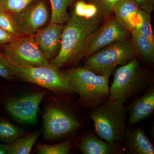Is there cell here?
<instances>
[{
    "label": "cell",
    "instance_id": "27",
    "mask_svg": "<svg viewBox=\"0 0 154 154\" xmlns=\"http://www.w3.org/2000/svg\"><path fill=\"white\" fill-rule=\"evenodd\" d=\"M0 77L10 81L16 79L14 74L9 66L7 61L0 52Z\"/></svg>",
    "mask_w": 154,
    "mask_h": 154
},
{
    "label": "cell",
    "instance_id": "14",
    "mask_svg": "<svg viewBox=\"0 0 154 154\" xmlns=\"http://www.w3.org/2000/svg\"><path fill=\"white\" fill-rule=\"evenodd\" d=\"M79 149L84 154H122L124 149L119 143L103 141L93 135L86 136L80 143Z\"/></svg>",
    "mask_w": 154,
    "mask_h": 154
},
{
    "label": "cell",
    "instance_id": "16",
    "mask_svg": "<svg viewBox=\"0 0 154 154\" xmlns=\"http://www.w3.org/2000/svg\"><path fill=\"white\" fill-rule=\"evenodd\" d=\"M139 10L132 0H119L114 6L113 13L122 25L131 31L138 25Z\"/></svg>",
    "mask_w": 154,
    "mask_h": 154
},
{
    "label": "cell",
    "instance_id": "12",
    "mask_svg": "<svg viewBox=\"0 0 154 154\" xmlns=\"http://www.w3.org/2000/svg\"><path fill=\"white\" fill-rule=\"evenodd\" d=\"M64 27V24L50 22L33 36L40 51L50 62L56 57L60 51Z\"/></svg>",
    "mask_w": 154,
    "mask_h": 154
},
{
    "label": "cell",
    "instance_id": "4",
    "mask_svg": "<svg viewBox=\"0 0 154 154\" xmlns=\"http://www.w3.org/2000/svg\"><path fill=\"white\" fill-rule=\"evenodd\" d=\"M151 80L149 72L143 66L140 59L136 57L114 72L109 99L119 100L125 103L145 91L151 84Z\"/></svg>",
    "mask_w": 154,
    "mask_h": 154
},
{
    "label": "cell",
    "instance_id": "21",
    "mask_svg": "<svg viewBox=\"0 0 154 154\" xmlns=\"http://www.w3.org/2000/svg\"><path fill=\"white\" fill-rule=\"evenodd\" d=\"M72 11L78 17L87 19L105 17L101 14L96 6L85 0H79L76 2Z\"/></svg>",
    "mask_w": 154,
    "mask_h": 154
},
{
    "label": "cell",
    "instance_id": "26",
    "mask_svg": "<svg viewBox=\"0 0 154 154\" xmlns=\"http://www.w3.org/2000/svg\"><path fill=\"white\" fill-rule=\"evenodd\" d=\"M97 7L101 14L108 17L113 13V8L119 0H85Z\"/></svg>",
    "mask_w": 154,
    "mask_h": 154
},
{
    "label": "cell",
    "instance_id": "29",
    "mask_svg": "<svg viewBox=\"0 0 154 154\" xmlns=\"http://www.w3.org/2000/svg\"><path fill=\"white\" fill-rule=\"evenodd\" d=\"M17 37L12 33L0 27V45L6 44Z\"/></svg>",
    "mask_w": 154,
    "mask_h": 154
},
{
    "label": "cell",
    "instance_id": "17",
    "mask_svg": "<svg viewBox=\"0 0 154 154\" xmlns=\"http://www.w3.org/2000/svg\"><path fill=\"white\" fill-rule=\"evenodd\" d=\"M131 41L138 57L149 64L154 62V44L137 30L131 31Z\"/></svg>",
    "mask_w": 154,
    "mask_h": 154
},
{
    "label": "cell",
    "instance_id": "7",
    "mask_svg": "<svg viewBox=\"0 0 154 154\" xmlns=\"http://www.w3.org/2000/svg\"><path fill=\"white\" fill-rule=\"evenodd\" d=\"M0 52L8 61L17 64L33 66L51 64L40 51L33 36L17 37L0 45Z\"/></svg>",
    "mask_w": 154,
    "mask_h": 154
},
{
    "label": "cell",
    "instance_id": "24",
    "mask_svg": "<svg viewBox=\"0 0 154 154\" xmlns=\"http://www.w3.org/2000/svg\"><path fill=\"white\" fill-rule=\"evenodd\" d=\"M35 0H0V9L11 15L18 13Z\"/></svg>",
    "mask_w": 154,
    "mask_h": 154
},
{
    "label": "cell",
    "instance_id": "8",
    "mask_svg": "<svg viewBox=\"0 0 154 154\" xmlns=\"http://www.w3.org/2000/svg\"><path fill=\"white\" fill-rule=\"evenodd\" d=\"M43 118L44 137L48 140L64 137L81 126V122L77 117L61 106L47 108Z\"/></svg>",
    "mask_w": 154,
    "mask_h": 154
},
{
    "label": "cell",
    "instance_id": "19",
    "mask_svg": "<svg viewBox=\"0 0 154 154\" xmlns=\"http://www.w3.org/2000/svg\"><path fill=\"white\" fill-rule=\"evenodd\" d=\"M51 13L50 22L57 24L66 23L69 15L67 10L74 3L75 0H49Z\"/></svg>",
    "mask_w": 154,
    "mask_h": 154
},
{
    "label": "cell",
    "instance_id": "9",
    "mask_svg": "<svg viewBox=\"0 0 154 154\" xmlns=\"http://www.w3.org/2000/svg\"><path fill=\"white\" fill-rule=\"evenodd\" d=\"M12 16L20 32L26 36H34L51 19L46 0H35Z\"/></svg>",
    "mask_w": 154,
    "mask_h": 154
},
{
    "label": "cell",
    "instance_id": "2",
    "mask_svg": "<svg viewBox=\"0 0 154 154\" xmlns=\"http://www.w3.org/2000/svg\"><path fill=\"white\" fill-rule=\"evenodd\" d=\"M72 84L79 98L78 102L87 109L102 105L109 99L110 74L99 75L85 67L61 70Z\"/></svg>",
    "mask_w": 154,
    "mask_h": 154
},
{
    "label": "cell",
    "instance_id": "15",
    "mask_svg": "<svg viewBox=\"0 0 154 154\" xmlns=\"http://www.w3.org/2000/svg\"><path fill=\"white\" fill-rule=\"evenodd\" d=\"M124 143L127 152L131 154H154V148L143 130L127 128L124 135Z\"/></svg>",
    "mask_w": 154,
    "mask_h": 154
},
{
    "label": "cell",
    "instance_id": "22",
    "mask_svg": "<svg viewBox=\"0 0 154 154\" xmlns=\"http://www.w3.org/2000/svg\"><path fill=\"white\" fill-rule=\"evenodd\" d=\"M138 16L139 22L134 29L154 44V35L152 28L150 14L139 9Z\"/></svg>",
    "mask_w": 154,
    "mask_h": 154
},
{
    "label": "cell",
    "instance_id": "30",
    "mask_svg": "<svg viewBox=\"0 0 154 154\" xmlns=\"http://www.w3.org/2000/svg\"><path fill=\"white\" fill-rule=\"evenodd\" d=\"M0 154H8L7 144L0 143Z\"/></svg>",
    "mask_w": 154,
    "mask_h": 154
},
{
    "label": "cell",
    "instance_id": "1",
    "mask_svg": "<svg viewBox=\"0 0 154 154\" xmlns=\"http://www.w3.org/2000/svg\"><path fill=\"white\" fill-rule=\"evenodd\" d=\"M105 18L85 19L72 11L62 33L60 51L51 63L59 69L76 65L85 57L92 38Z\"/></svg>",
    "mask_w": 154,
    "mask_h": 154
},
{
    "label": "cell",
    "instance_id": "13",
    "mask_svg": "<svg viewBox=\"0 0 154 154\" xmlns=\"http://www.w3.org/2000/svg\"><path fill=\"white\" fill-rule=\"evenodd\" d=\"M130 126L149 118L154 112V87L151 84L142 96L136 98L128 107Z\"/></svg>",
    "mask_w": 154,
    "mask_h": 154
},
{
    "label": "cell",
    "instance_id": "18",
    "mask_svg": "<svg viewBox=\"0 0 154 154\" xmlns=\"http://www.w3.org/2000/svg\"><path fill=\"white\" fill-rule=\"evenodd\" d=\"M39 136L38 132L31 133L7 144L8 154H28L31 152Z\"/></svg>",
    "mask_w": 154,
    "mask_h": 154
},
{
    "label": "cell",
    "instance_id": "11",
    "mask_svg": "<svg viewBox=\"0 0 154 154\" xmlns=\"http://www.w3.org/2000/svg\"><path fill=\"white\" fill-rule=\"evenodd\" d=\"M47 92H39L26 95L6 102V110L21 123L35 124L37 121L39 105Z\"/></svg>",
    "mask_w": 154,
    "mask_h": 154
},
{
    "label": "cell",
    "instance_id": "10",
    "mask_svg": "<svg viewBox=\"0 0 154 154\" xmlns=\"http://www.w3.org/2000/svg\"><path fill=\"white\" fill-rule=\"evenodd\" d=\"M131 36V31L122 25L115 16L105 20L92 38L85 57L110 44L130 39Z\"/></svg>",
    "mask_w": 154,
    "mask_h": 154
},
{
    "label": "cell",
    "instance_id": "5",
    "mask_svg": "<svg viewBox=\"0 0 154 154\" xmlns=\"http://www.w3.org/2000/svg\"><path fill=\"white\" fill-rule=\"evenodd\" d=\"M6 60L16 79L38 85L57 94L76 93L72 84L61 70L52 64L49 66H33L17 64Z\"/></svg>",
    "mask_w": 154,
    "mask_h": 154
},
{
    "label": "cell",
    "instance_id": "28",
    "mask_svg": "<svg viewBox=\"0 0 154 154\" xmlns=\"http://www.w3.org/2000/svg\"><path fill=\"white\" fill-rule=\"evenodd\" d=\"M140 10L151 14L154 9V0H132Z\"/></svg>",
    "mask_w": 154,
    "mask_h": 154
},
{
    "label": "cell",
    "instance_id": "6",
    "mask_svg": "<svg viewBox=\"0 0 154 154\" xmlns=\"http://www.w3.org/2000/svg\"><path fill=\"white\" fill-rule=\"evenodd\" d=\"M137 56L130 39L115 42L92 54L84 66L99 75H111L116 67L124 65Z\"/></svg>",
    "mask_w": 154,
    "mask_h": 154
},
{
    "label": "cell",
    "instance_id": "25",
    "mask_svg": "<svg viewBox=\"0 0 154 154\" xmlns=\"http://www.w3.org/2000/svg\"><path fill=\"white\" fill-rule=\"evenodd\" d=\"M0 27L18 37L23 36L11 14L0 9Z\"/></svg>",
    "mask_w": 154,
    "mask_h": 154
},
{
    "label": "cell",
    "instance_id": "23",
    "mask_svg": "<svg viewBox=\"0 0 154 154\" xmlns=\"http://www.w3.org/2000/svg\"><path fill=\"white\" fill-rule=\"evenodd\" d=\"M72 144L69 141L55 144H39L37 151L40 154H67L70 151Z\"/></svg>",
    "mask_w": 154,
    "mask_h": 154
},
{
    "label": "cell",
    "instance_id": "20",
    "mask_svg": "<svg viewBox=\"0 0 154 154\" xmlns=\"http://www.w3.org/2000/svg\"><path fill=\"white\" fill-rule=\"evenodd\" d=\"M25 134L23 130L5 119L0 120V142L12 143Z\"/></svg>",
    "mask_w": 154,
    "mask_h": 154
},
{
    "label": "cell",
    "instance_id": "3",
    "mask_svg": "<svg viewBox=\"0 0 154 154\" xmlns=\"http://www.w3.org/2000/svg\"><path fill=\"white\" fill-rule=\"evenodd\" d=\"M128 109L119 100L109 99L91 109L89 116L94 122L95 132L110 143L124 142L127 129Z\"/></svg>",
    "mask_w": 154,
    "mask_h": 154
}]
</instances>
